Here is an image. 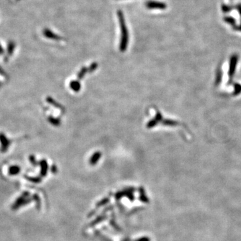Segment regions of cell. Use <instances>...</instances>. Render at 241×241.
<instances>
[{
    "label": "cell",
    "instance_id": "obj_13",
    "mask_svg": "<svg viewBox=\"0 0 241 241\" xmlns=\"http://www.w3.org/2000/svg\"><path fill=\"white\" fill-rule=\"evenodd\" d=\"M240 30H241V25H240Z\"/></svg>",
    "mask_w": 241,
    "mask_h": 241
},
{
    "label": "cell",
    "instance_id": "obj_1",
    "mask_svg": "<svg viewBox=\"0 0 241 241\" xmlns=\"http://www.w3.org/2000/svg\"><path fill=\"white\" fill-rule=\"evenodd\" d=\"M117 17L119 19V22L121 30V44L120 48L122 51L125 50L127 46L129 40L128 30L127 28L125 19L124 14L121 10L117 11Z\"/></svg>",
    "mask_w": 241,
    "mask_h": 241
},
{
    "label": "cell",
    "instance_id": "obj_5",
    "mask_svg": "<svg viewBox=\"0 0 241 241\" xmlns=\"http://www.w3.org/2000/svg\"><path fill=\"white\" fill-rule=\"evenodd\" d=\"M44 35L48 38H52V39L59 40L60 38V37H59L56 34L48 29H45L44 30Z\"/></svg>",
    "mask_w": 241,
    "mask_h": 241
},
{
    "label": "cell",
    "instance_id": "obj_2",
    "mask_svg": "<svg viewBox=\"0 0 241 241\" xmlns=\"http://www.w3.org/2000/svg\"><path fill=\"white\" fill-rule=\"evenodd\" d=\"M30 196V193L28 191H24V192L22 193L20 197H18V198L16 200V201L14 202V203L13 204L12 206V208L13 210H18L20 207H22V206H24L27 204L32 202V198H29Z\"/></svg>",
    "mask_w": 241,
    "mask_h": 241
},
{
    "label": "cell",
    "instance_id": "obj_3",
    "mask_svg": "<svg viewBox=\"0 0 241 241\" xmlns=\"http://www.w3.org/2000/svg\"><path fill=\"white\" fill-rule=\"evenodd\" d=\"M145 6L149 10H165L167 8V5L163 2L152 1V0H149L146 2Z\"/></svg>",
    "mask_w": 241,
    "mask_h": 241
},
{
    "label": "cell",
    "instance_id": "obj_10",
    "mask_svg": "<svg viewBox=\"0 0 241 241\" xmlns=\"http://www.w3.org/2000/svg\"><path fill=\"white\" fill-rule=\"evenodd\" d=\"M28 179L29 180H30V181H32V182H35V183H37V182H38V181H39V180H38V178H28Z\"/></svg>",
    "mask_w": 241,
    "mask_h": 241
},
{
    "label": "cell",
    "instance_id": "obj_12",
    "mask_svg": "<svg viewBox=\"0 0 241 241\" xmlns=\"http://www.w3.org/2000/svg\"><path fill=\"white\" fill-rule=\"evenodd\" d=\"M0 52H3V50H2V48H1V46H0Z\"/></svg>",
    "mask_w": 241,
    "mask_h": 241
},
{
    "label": "cell",
    "instance_id": "obj_6",
    "mask_svg": "<svg viewBox=\"0 0 241 241\" xmlns=\"http://www.w3.org/2000/svg\"><path fill=\"white\" fill-rule=\"evenodd\" d=\"M20 171V168L17 165H13V166L10 167L9 169V173L11 175H16V174H19V172Z\"/></svg>",
    "mask_w": 241,
    "mask_h": 241
},
{
    "label": "cell",
    "instance_id": "obj_8",
    "mask_svg": "<svg viewBox=\"0 0 241 241\" xmlns=\"http://www.w3.org/2000/svg\"><path fill=\"white\" fill-rule=\"evenodd\" d=\"M231 7H229V6H224V5L222 6V10L224 12H229L231 11Z\"/></svg>",
    "mask_w": 241,
    "mask_h": 241
},
{
    "label": "cell",
    "instance_id": "obj_7",
    "mask_svg": "<svg viewBox=\"0 0 241 241\" xmlns=\"http://www.w3.org/2000/svg\"><path fill=\"white\" fill-rule=\"evenodd\" d=\"M224 20L227 21V23H229L231 25H233L235 23V20H234V19L231 18V17H227V18H224Z\"/></svg>",
    "mask_w": 241,
    "mask_h": 241
},
{
    "label": "cell",
    "instance_id": "obj_4",
    "mask_svg": "<svg viewBox=\"0 0 241 241\" xmlns=\"http://www.w3.org/2000/svg\"><path fill=\"white\" fill-rule=\"evenodd\" d=\"M237 60H238L237 56L234 55L231 58V66H230V72H229V74H230L229 76H233V74L234 72V69H235L236 66V63H237Z\"/></svg>",
    "mask_w": 241,
    "mask_h": 241
},
{
    "label": "cell",
    "instance_id": "obj_11",
    "mask_svg": "<svg viewBox=\"0 0 241 241\" xmlns=\"http://www.w3.org/2000/svg\"><path fill=\"white\" fill-rule=\"evenodd\" d=\"M237 9L238 10V12H239L240 14L241 15V5H238V6L237 7Z\"/></svg>",
    "mask_w": 241,
    "mask_h": 241
},
{
    "label": "cell",
    "instance_id": "obj_9",
    "mask_svg": "<svg viewBox=\"0 0 241 241\" xmlns=\"http://www.w3.org/2000/svg\"><path fill=\"white\" fill-rule=\"evenodd\" d=\"M14 44L13 42H11V44H10L9 45V47H8V50H9V52H12V50H14Z\"/></svg>",
    "mask_w": 241,
    "mask_h": 241
}]
</instances>
